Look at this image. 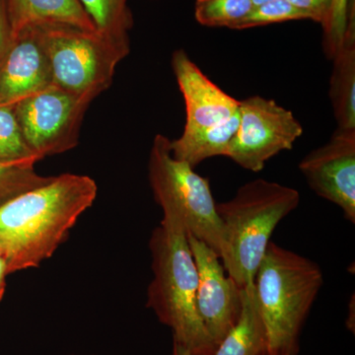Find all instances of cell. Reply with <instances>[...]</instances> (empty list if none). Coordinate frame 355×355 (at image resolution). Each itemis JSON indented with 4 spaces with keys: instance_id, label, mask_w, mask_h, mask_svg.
Here are the masks:
<instances>
[{
    "instance_id": "obj_1",
    "label": "cell",
    "mask_w": 355,
    "mask_h": 355,
    "mask_svg": "<svg viewBox=\"0 0 355 355\" xmlns=\"http://www.w3.org/2000/svg\"><path fill=\"white\" fill-rule=\"evenodd\" d=\"M97 193L92 178L65 173L1 205L0 247L9 275L51 258Z\"/></svg>"
},
{
    "instance_id": "obj_2",
    "label": "cell",
    "mask_w": 355,
    "mask_h": 355,
    "mask_svg": "<svg viewBox=\"0 0 355 355\" xmlns=\"http://www.w3.org/2000/svg\"><path fill=\"white\" fill-rule=\"evenodd\" d=\"M149 250L153 277L147 288V308L191 355H214L216 345L198 316L197 266L181 220L163 214Z\"/></svg>"
},
{
    "instance_id": "obj_3",
    "label": "cell",
    "mask_w": 355,
    "mask_h": 355,
    "mask_svg": "<svg viewBox=\"0 0 355 355\" xmlns=\"http://www.w3.org/2000/svg\"><path fill=\"white\" fill-rule=\"evenodd\" d=\"M254 289L268 338V355H298L301 331L324 284L318 263L270 242Z\"/></svg>"
},
{
    "instance_id": "obj_4",
    "label": "cell",
    "mask_w": 355,
    "mask_h": 355,
    "mask_svg": "<svg viewBox=\"0 0 355 355\" xmlns=\"http://www.w3.org/2000/svg\"><path fill=\"white\" fill-rule=\"evenodd\" d=\"M299 202L295 189L256 179L243 184L231 200L216 203L223 228L220 260L240 288L254 282L273 231Z\"/></svg>"
},
{
    "instance_id": "obj_5",
    "label": "cell",
    "mask_w": 355,
    "mask_h": 355,
    "mask_svg": "<svg viewBox=\"0 0 355 355\" xmlns=\"http://www.w3.org/2000/svg\"><path fill=\"white\" fill-rule=\"evenodd\" d=\"M171 140L154 137L148 161V179L154 200L163 214L181 220L189 235L205 243L219 258L223 252V228L209 180L184 161L173 157Z\"/></svg>"
},
{
    "instance_id": "obj_6",
    "label": "cell",
    "mask_w": 355,
    "mask_h": 355,
    "mask_svg": "<svg viewBox=\"0 0 355 355\" xmlns=\"http://www.w3.org/2000/svg\"><path fill=\"white\" fill-rule=\"evenodd\" d=\"M53 84L91 101L112 85L116 65L130 51V40L111 38L67 25L40 26Z\"/></svg>"
},
{
    "instance_id": "obj_7",
    "label": "cell",
    "mask_w": 355,
    "mask_h": 355,
    "mask_svg": "<svg viewBox=\"0 0 355 355\" xmlns=\"http://www.w3.org/2000/svg\"><path fill=\"white\" fill-rule=\"evenodd\" d=\"M91 102L51 85L14 105L26 144L40 161L77 146Z\"/></svg>"
},
{
    "instance_id": "obj_8",
    "label": "cell",
    "mask_w": 355,
    "mask_h": 355,
    "mask_svg": "<svg viewBox=\"0 0 355 355\" xmlns=\"http://www.w3.org/2000/svg\"><path fill=\"white\" fill-rule=\"evenodd\" d=\"M238 114L237 132L225 157L249 171H261L270 159L291 150L303 135L302 125L291 110L261 96L240 101Z\"/></svg>"
},
{
    "instance_id": "obj_9",
    "label": "cell",
    "mask_w": 355,
    "mask_h": 355,
    "mask_svg": "<svg viewBox=\"0 0 355 355\" xmlns=\"http://www.w3.org/2000/svg\"><path fill=\"white\" fill-rule=\"evenodd\" d=\"M299 169L319 197L338 205L355 223V130H338L328 144L314 149Z\"/></svg>"
},
{
    "instance_id": "obj_10",
    "label": "cell",
    "mask_w": 355,
    "mask_h": 355,
    "mask_svg": "<svg viewBox=\"0 0 355 355\" xmlns=\"http://www.w3.org/2000/svg\"><path fill=\"white\" fill-rule=\"evenodd\" d=\"M188 240L198 270V316L217 347L240 316L241 288L229 277L211 248L189 234Z\"/></svg>"
},
{
    "instance_id": "obj_11",
    "label": "cell",
    "mask_w": 355,
    "mask_h": 355,
    "mask_svg": "<svg viewBox=\"0 0 355 355\" xmlns=\"http://www.w3.org/2000/svg\"><path fill=\"white\" fill-rule=\"evenodd\" d=\"M51 85L53 73L41 27L25 28L14 36L0 70V105H15Z\"/></svg>"
},
{
    "instance_id": "obj_12",
    "label": "cell",
    "mask_w": 355,
    "mask_h": 355,
    "mask_svg": "<svg viewBox=\"0 0 355 355\" xmlns=\"http://www.w3.org/2000/svg\"><path fill=\"white\" fill-rule=\"evenodd\" d=\"M171 64L186 107L184 130L211 127L238 113L240 101L212 83L186 51H175Z\"/></svg>"
},
{
    "instance_id": "obj_13",
    "label": "cell",
    "mask_w": 355,
    "mask_h": 355,
    "mask_svg": "<svg viewBox=\"0 0 355 355\" xmlns=\"http://www.w3.org/2000/svg\"><path fill=\"white\" fill-rule=\"evenodd\" d=\"M13 37L32 26L67 25L96 31L79 0H6Z\"/></svg>"
},
{
    "instance_id": "obj_14",
    "label": "cell",
    "mask_w": 355,
    "mask_h": 355,
    "mask_svg": "<svg viewBox=\"0 0 355 355\" xmlns=\"http://www.w3.org/2000/svg\"><path fill=\"white\" fill-rule=\"evenodd\" d=\"M330 99L340 130H355V4L350 8L345 40L334 58Z\"/></svg>"
},
{
    "instance_id": "obj_15",
    "label": "cell",
    "mask_w": 355,
    "mask_h": 355,
    "mask_svg": "<svg viewBox=\"0 0 355 355\" xmlns=\"http://www.w3.org/2000/svg\"><path fill=\"white\" fill-rule=\"evenodd\" d=\"M214 355H268V338L254 284L241 288V312Z\"/></svg>"
},
{
    "instance_id": "obj_16",
    "label": "cell",
    "mask_w": 355,
    "mask_h": 355,
    "mask_svg": "<svg viewBox=\"0 0 355 355\" xmlns=\"http://www.w3.org/2000/svg\"><path fill=\"white\" fill-rule=\"evenodd\" d=\"M239 114L211 127L184 130L179 139L171 140L173 157L188 163L191 167L207 159L225 156L231 140L237 132Z\"/></svg>"
},
{
    "instance_id": "obj_17",
    "label": "cell",
    "mask_w": 355,
    "mask_h": 355,
    "mask_svg": "<svg viewBox=\"0 0 355 355\" xmlns=\"http://www.w3.org/2000/svg\"><path fill=\"white\" fill-rule=\"evenodd\" d=\"M84 10L101 34L118 40H130L133 16L128 0H79Z\"/></svg>"
},
{
    "instance_id": "obj_18",
    "label": "cell",
    "mask_w": 355,
    "mask_h": 355,
    "mask_svg": "<svg viewBox=\"0 0 355 355\" xmlns=\"http://www.w3.org/2000/svg\"><path fill=\"white\" fill-rule=\"evenodd\" d=\"M0 161L31 164L40 161L26 144L14 105H0Z\"/></svg>"
},
{
    "instance_id": "obj_19",
    "label": "cell",
    "mask_w": 355,
    "mask_h": 355,
    "mask_svg": "<svg viewBox=\"0 0 355 355\" xmlns=\"http://www.w3.org/2000/svg\"><path fill=\"white\" fill-rule=\"evenodd\" d=\"M253 8L251 0H196L195 18L205 27L234 30Z\"/></svg>"
},
{
    "instance_id": "obj_20",
    "label": "cell",
    "mask_w": 355,
    "mask_h": 355,
    "mask_svg": "<svg viewBox=\"0 0 355 355\" xmlns=\"http://www.w3.org/2000/svg\"><path fill=\"white\" fill-rule=\"evenodd\" d=\"M51 178L40 175L31 163L0 161V207L21 193L43 186Z\"/></svg>"
},
{
    "instance_id": "obj_21",
    "label": "cell",
    "mask_w": 355,
    "mask_h": 355,
    "mask_svg": "<svg viewBox=\"0 0 355 355\" xmlns=\"http://www.w3.org/2000/svg\"><path fill=\"white\" fill-rule=\"evenodd\" d=\"M309 20L307 15L289 3L287 0H273L263 6H256L234 30L251 29L289 21Z\"/></svg>"
},
{
    "instance_id": "obj_22",
    "label": "cell",
    "mask_w": 355,
    "mask_h": 355,
    "mask_svg": "<svg viewBox=\"0 0 355 355\" xmlns=\"http://www.w3.org/2000/svg\"><path fill=\"white\" fill-rule=\"evenodd\" d=\"M354 0H333L330 13L322 26L324 30L323 46L327 57L333 58L345 40L350 8Z\"/></svg>"
},
{
    "instance_id": "obj_23",
    "label": "cell",
    "mask_w": 355,
    "mask_h": 355,
    "mask_svg": "<svg viewBox=\"0 0 355 355\" xmlns=\"http://www.w3.org/2000/svg\"><path fill=\"white\" fill-rule=\"evenodd\" d=\"M287 1L306 14L308 19L323 26L330 13L333 0H287Z\"/></svg>"
},
{
    "instance_id": "obj_24",
    "label": "cell",
    "mask_w": 355,
    "mask_h": 355,
    "mask_svg": "<svg viewBox=\"0 0 355 355\" xmlns=\"http://www.w3.org/2000/svg\"><path fill=\"white\" fill-rule=\"evenodd\" d=\"M13 33L7 11L6 0H0V70L13 43Z\"/></svg>"
},
{
    "instance_id": "obj_25",
    "label": "cell",
    "mask_w": 355,
    "mask_h": 355,
    "mask_svg": "<svg viewBox=\"0 0 355 355\" xmlns=\"http://www.w3.org/2000/svg\"><path fill=\"white\" fill-rule=\"evenodd\" d=\"M9 275L6 259L0 257V301L3 299L6 289V277Z\"/></svg>"
},
{
    "instance_id": "obj_26",
    "label": "cell",
    "mask_w": 355,
    "mask_h": 355,
    "mask_svg": "<svg viewBox=\"0 0 355 355\" xmlns=\"http://www.w3.org/2000/svg\"><path fill=\"white\" fill-rule=\"evenodd\" d=\"M170 355H191L186 347L173 340L171 354Z\"/></svg>"
},
{
    "instance_id": "obj_27",
    "label": "cell",
    "mask_w": 355,
    "mask_h": 355,
    "mask_svg": "<svg viewBox=\"0 0 355 355\" xmlns=\"http://www.w3.org/2000/svg\"><path fill=\"white\" fill-rule=\"evenodd\" d=\"M254 7L263 6V4L268 3V2L273 1V0H251Z\"/></svg>"
},
{
    "instance_id": "obj_28",
    "label": "cell",
    "mask_w": 355,
    "mask_h": 355,
    "mask_svg": "<svg viewBox=\"0 0 355 355\" xmlns=\"http://www.w3.org/2000/svg\"><path fill=\"white\" fill-rule=\"evenodd\" d=\"M0 257H2V250H1V247H0Z\"/></svg>"
},
{
    "instance_id": "obj_29",
    "label": "cell",
    "mask_w": 355,
    "mask_h": 355,
    "mask_svg": "<svg viewBox=\"0 0 355 355\" xmlns=\"http://www.w3.org/2000/svg\"><path fill=\"white\" fill-rule=\"evenodd\" d=\"M67 355H93V354H67Z\"/></svg>"
}]
</instances>
